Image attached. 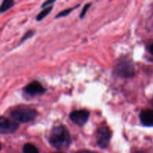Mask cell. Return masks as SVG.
Returning <instances> with one entry per match:
<instances>
[{
  "mask_svg": "<svg viewBox=\"0 0 153 153\" xmlns=\"http://www.w3.org/2000/svg\"><path fill=\"white\" fill-rule=\"evenodd\" d=\"M49 143L57 149L67 147L71 143V136L68 129L64 126H58L52 128L49 136Z\"/></svg>",
  "mask_w": 153,
  "mask_h": 153,
  "instance_id": "6da1fadb",
  "label": "cell"
},
{
  "mask_svg": "<svg viewBox=\"0 0 153 153\" xmlns=\"http://www.w3.org/2000/svg\"><path fill=\"white\" fill-rule=\"evenodd\" d=\"M37 111L34 109L27 107L17 108L12 111L10 113V117L13 121L21 123H26L34 120L37 117Z\"/></svg>",
  "mask_w": 153,
  "mask_h": 153,
  "instance_id": "7a4b0ae2",
  "label": "cell"
},
{
  "mask_svg": "<svg viewBox=\"0 0 153 153\" xmlns=\"http://www.w3.org/2000/svg\"><path fill=\"white\" fill-rule=\"evenodd\" d=\"M115 73L120 77L131 78L134 75V66L128 60H123L117 65Z\"/></svg>",
  "mask_w": 153,
  "mask_h": 153,
  "instance_id": "3957f363",
  "label": "cell"
},
{
  "mask_svg": "<svg viewBox=\"0 0 153 153\" xmlns=\"http://www.w3.org/2000/svg\"><path fill=\"white\" fill-rule=\"evenodd\" d=\"M111 131L108 126H102L97 133V140L99 146L102 149H105L108 146L111 138Z\"/></svg>",
  "mask_w": 153,
  "mask_h": 153,
  "instance_id": "277c9868",
  "label": "cell"
},
{
  "mask_svg": "<svg viewBox=\"0 0 153 153\" xmlns=\"http://www.w3.org/2000/svg\"><path fill=\"white\" fill-rule=\"evenodd\" d=\"M19 128V124L4 117H0V134H10Z\"/></svg>",
  "mask_w": 153,
  "mask_h": 153,
  "instance_id": "5b68a950",
  "label": "cell"
},
{
  "mask_svg": "<svg viewBox=\"0 0 153 153\" xmlns=\"http://www.w3.org/2000/svg\"><path fill=\"white\" fill-rule=\"evenodd\" d=\"M90 114L86 110H76L71 112L70 114V119L76 125L82 126L88 120Z\"/></svg>",
  "mask_w": 153,
  "mask_h": 153,
  "instance_id": "8992f818",
  "label": "cell"
},
{
  "mask_svg": "<svg viewBox=\"0 0 153 153\" xmlns=\"http://www.w3.org/2000/svg\"><path fill=\"white\" fill-rule=\"evenodd\" d=\"M46 90L43 88V85L40 82H37V81L31 82L24 88V91L30 96H36L39 95V94H42L46 92Z\"/></svg>",
  "mask_w": 153,
  "mask_h": 153,
  "instance_id": "52a82bcc",
  "label": "cell"
},
{
  "mask_svg": "<svg viewBox=\"0 0 153 153\" xmlns=\"http://www.w3.org/2000/svg\"><path fill=\"white\" fill-rule=\"evenodd\" d=\"M141 123L145 126H153V110L144 109L140 114Z\"/></svg>",
  "mask_w": 153,
  "mask_h": 153,
  "instance_id": "ba28073f",
  "label": "cell"
},
{
  "mask_svg": "<svg viewBox=\"0 0 153 153\" xmlns=\"http://www.w3.org/2000/svg\"><path fill=\"white\" fill-rule=\"evenodd\" d=\"M14 4V1L12 0H4L0 5V13H4L6 10H9Z\"/></svg>",
  "mask_w": 153,
  "mask_h": 153,
  "instance_id": "9c48e42d",
  "label": "cell"
},
{
  "mask_svg": "<svg viewBox=\"0 0 153 153\" xmlns=\"http://www.w3.org/2000/svg\"><path fill=\"white\" fill-rule=\"evenodd\" d=\"M22 151L23 153H39L37 148L31 143H26L24 145Z\"/></svg>",
  "mask_w": 153,
  "mask_h": 153,
  "instance_id": "30bf717a",
  "label": "cell"
},
{
  "mask_svg": "<svg viewBox=\"0 0 153 153\" xmlns=\"http://www.w3.org/2000/svg\"><path fill=\"white\" fill-rule=\"evenodd\" d=\"M52 10V6H49V7H46V8H44L42 11H40V13H38V15H37V17H36V19H37V21H40L42 20V19H43L48 14L50 13L51 10Z\"/></svg>",
  "mask_w": 153,
  "mask_h": 153,
  "instance_id": "8fae6325",
  "label": "cell"
},
{
  "mask_svg": "<svg viewBox=\"0 0 153 153\" xmlns=\"http://www.w3.org/2000/svg\"><path fill=\"white\" fill-rule=\"evenodd\" d=\"M79 5H76V7H72V8L66 9V10H62V11H61V13H58V14L57 15V16H56V18H59V17H62V16H67V15H68L69 13H70V12L73 11V10H74V9H76V7H79Z\"/></svg>",
  "mask_w": 153,
  "mask_h": 153,
  "instance_id": "7c38bea8",
  "label": "cell"
},
{
  "mask_svg": "<svg viewBox=\"0 0 153 153\" xmlns=\"http://www.w3.org/2000/svg\"><path fill=\"white\" fill-rule=\"evenodd\" d=\"M91 4V3H89V4H85V7H84L83 10H82V13H81V14H80V18H81V19H82V18H83L84 16H85V14H86V13H87V10H88V8H89V7H90Z\"/></svg>",
  "mask_w": 153,
  "mask_h": 153,
  "instance_id": "4fadbf2b",
  "label": "cell"
},
{
  "mask_svg": "<svg viewBox=\"0 0 153 153\" xmlns=\"http://www.w3.org/2000/svg\"><path fill=\"white\" fill-rule=\"evenodd\" d=\"M54 2H55V1H46V2H44L43 4H42V7H43V8H46V7H49V4H52V3H54Z\"/></svg>",
  "mask_w": 153,
  "mask_h": 153,
  "instance_id": "5bb4252c",
  "label": "cell"
},
{
  "mask_svg": "<svg viewBox=\"0 0 153 153\" xmlns=\"http://www.w3.org/2000/svg\"><path fill=\"white\" fill-rule=\"evenodd\" d=\"M76 153H97V152H94V151H90V150H82Z\"/></svg>",
  "mask_w": 153,
  "mask_h": 153,
  "instance_id": "9a60e30c",
  "label": "cell"
},
{
  "mask_svg": "<svg viewBox=\"0 0 153 153\" xmlns=\"http://www.w3.org/2000/svg\"><path fill=\"white\" fill-rule=\"evenodd\" d=\"M149 52H150V53L152 54V55H153V43H152V45H151L150 46H149Z\"/></svg>",
  "mask_w": 153,
  "mask_h": 153,
  "instance_id": "2e32d148",
  "label": "cell"
},
{
  "mask_svg": "<svg viewBox=\"0 0 153 153\" xmlns=\"http://www.w3.org/2000/svg\"><path fill=\"white\" fill-rule=\"evenodd\" d=\"M151 105H152V107H153V97H152V100H151Z\"/></svg>",
  "mask_w": 153,
  "mask_h": 153,
  "instance_id": "e0dca14e",
  "label": "cell"
},
{
  "mask_svg": "<svg viewBox=\"0 0 153 153\" xmlns=\"http://www.w3.org/2000/svg\"><path fill=\"white\" fill-rule=\"evenodd\" d=\"M1 143H0V150H1Z\"/></svg>",
  "mask_w": 153,
  "mask_h": 153,
  "instance_id": "ac0fdd59",
  "label": "cell"
},
{
  "mask_svg": "<svg viewBox=\"0 0 153 153\" xmlns=\"http://www.w3.org/2000/svg\"><path fill=\"white\" fill-rule=\"evenodd\" d=\"M55 153H62V152H55Z\"/></svg>",
  "mask_w": 153,
  "mask_h": 153,
  "instance_id": "d6986e66",
  "label": "cell"
}]
</instances>
